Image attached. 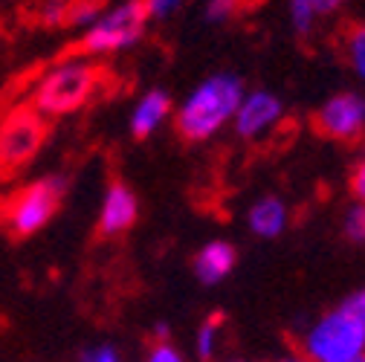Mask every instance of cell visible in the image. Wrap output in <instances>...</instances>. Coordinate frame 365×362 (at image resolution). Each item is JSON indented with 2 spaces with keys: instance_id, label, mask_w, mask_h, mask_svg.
Masks as SVG:
<instances>
[{
  "instance_id": "obj_2",
  "label": "cell",
  "mask_w": 365,
  "mask_h": 362,
  "mask_svg": "<svg viewBox=\"0 0 365 362\" xmlns=\"http://www.w3.org/2000/svg\"><path fill=\"white\" fill-rule=\"evenodd\" d=\"M299 353L310 362H351L365 356V293L351 290L336 307L310 322L299 339Z\"/></svg>"
},
{
  "instance_id": "obj_10",
  "label": "cell",
  "mask_w": 365,
  "mask_h": 362,
  "mask_svg": "<svg viewBox=\"0 0 365 362\" xmlns=\"http://www.w3.org/2000/svg\"><path fill=\"white\" fill-rule=\"evenodd\" d=\"M235 264H238V249L230 241L215 238V241H209V244H203L197 249V255L192 261V273H195V279L200 284L215 287V284L230 279Z\"/></svg>"
},
{
  "instance_id": "obj_27",
  "label": "cell",
  "mask_w": 365,
  "mask_h": 362,
  "mask_svg": "<svg viewBox=\"0 0 365 362\" xmlns=\"http://www.w3.org/2000/svg\"><path fill=\"white\" fill-rule=\"evenodd\" d=\"M351 362H365V356H356V359H351Z\"/></svg>"
},
{
  "instance_id": "obj_1",
  "label": "cell",
  "mask_w": 365,
  "mask_h": 362,
  "mask_svg": "<svg viewBox=\"0 0 365 362\" xmlns=\"http://www.w3.org/2000/svg\"><path fill=\"white\" fill-rule=\"evenodd\" d=\"M244 93L247 87L238 73H230V70L212 73L171 110L177 133L189 143H206L217 137L232 122Z\"/></svg>"
},
{
  "instance_id": "obj_23",
  "label": "cell",
  "mask_w": 365,
  "mask_h": 362,
  "mask_svg": "<svg viewBox=\"0 0 365 362\" xmlns=\"http://www.w3.org/2000/svg\"><path fill=\"white\" fill-rule=\"evenodd\" d=\"M310 4H313L316 18H331L348 6V0H310Z\"/></svg>"
},
{
  "instance_id": "obj_25",
  "label": "cell",
  "mask_w": 365,
  "mask_h": 362,
  "mask_svg": "<svg viewBox=\"0 0 365 362\" xmlns=\"http://www.w3.org/2000/svg\"><path fill=\"white\" fill-rule=\"evenodd\" d=\"M276 362H310L307 356H302L299 351H290V353H284V356H279Z\"/></svg>"
},
{
  "instance_id": "obj_7",
  "label": "cell",
  "mask_w": 365,
  "mask_h": 362,
  "mask_svg": "<svg viewBox=\"0 0 365 362\" xmlns=\"http://www.w3.org/2000/svg\"><path fill=\"white\" fill-rule=\"evenodd\" d=\"M316 128L334 143H359L365 130V99L356 90L334 93L322 108L316 110Z\"/></svg>"
},
{
  "instance_id": "obj_9",
  "label": "cell",
  "mask_w": 365,
  "mask_h": 362,
  "mask_svg": "<svg viewBox=\"0 0 365 362\" xmlns=\"http://www.w3.org/2000/svg\"><path fill=\"white\" fill-rule=\"evenodd\" d=\"M136 217H140V200L133 189H128L125 183H110L99 209V232L108 238L122 235L136 223Z\"/></svg>"
},
{
  "instance_id": "obj_28",
  "label": "cell",
  "mask_w": 365,
  "mask_h": 362,
  "mask_svg": "<svg viewBox=\"0 0 365 362\" xmlns=\"http://www.w3.org/2000/svg\"><path fill=\"white\" fill-rule=\"evenodd\" d=\"M226 362H247V359H226Z\"/></svg>"
},
{
  "instance_id": "obj_5",
  "label": "cell",
  "mask_w": 365,
  "mask_h": 362,
  "mask_svg": "<svg viewBox=\"0 0 365 362\" xmlns=\"http://www.w3.org/2000/svg\"><path fill=\"white\" fill-rule=\"evenodd\" d=\"M47 140V119L29 105L12 108L0 119V180L24 171Z\"/></svg>"
},
{
  "instance_id": "obj_20",
  "label": "cell",
  "mask_w": 365,
  "mask_h": 362,
  "mask_svg": "<svg viewBox=\"0 0 365 362\" xmlns=\"http://www.w3.org/2000/svg\"><path fill=\"white\" fill-rule=\"evenodd\" d=\"M238 9V0H206V6H203V18L215 26L226 24V21H232Z\"/></svg>"
},
{
  "instance_id": "obj_13",
  "label": "cell",
  "mask_w": 365,
  "mask_h": 362,
  "mask_svg": "<svg viewBox=\"0 0 365 362\" xmlns=\"http://www.w3.org/2000/svg\"><path fill=\"white\" fill-rule=\"evenodd\" d=\"M220 336H223V328H220V319L217 316H212V319H206L197 333H195V353L200 362H212L220 351Z\"/></svg>"
},
{
  "instance_id": "obj_6",
  "label": "cell",
  "mask_w": 365,
  "mask_h": 362,
  "mask_svg": "<svg viewBox=\"0 0 365 362\" xmlns=\"http://www.w3.org/2000/svg\"><path fill=\"white\" fill-rule=\"evenodd\" d=\"M64 195H67V180L61 174H47V177H38L35 183H29L12 200L9 214H6L12 235L18 238L38 235L61 209Z\"/></svg>"
},
{
  "instance_id": "obj_12",
  "label": "cell",
  "mask_w": 365,
  "mask_h": 362,
  "mask_svg": "<svg viewBox=\"0 0 365 362\" xmlns=\"http://www.w3.org/2000/svg\"><path fill=\"white\" fill-rule=\"evenodd\" d=\"M247 223H250V232L258 235V238H264V241L279 238L287 229V223H290L287 203L282 197H276V195H264V197H258L250 206Z\"/></svg>"
},
{
  "instance_id": "obj_18",
  "label": "cell",
  "mask_w": 365,
  "mask_h": 362,
  "mask_svg": "<svg viewBox=\"0 0 365 362\" xmlns=\"http://www.w3.org/2000/svg\"><path fill=\"white\" fill-rule=\"evenodd\" d=\"M76 362H125L119 348L110 342H96V345H87L81 348V353L76 356Z\"/></svg>"
},
{
  "instance_id": "obj_14",
  "label": "cell",
  "mask_w": 365,
  "mask_h": 362,
  "mask_svg": "<svg viewBox=\"0 0 365 362\" xmlns=\"http://www.w3.org/2000/svg\"><path fill=\"white\" fill-rule=\"evenodd\" d=\"M99 15H102V0H70L67 24L76 29H87Z\"/></svg>"
},
{
  "instance_id": "obj_8",
  "label": "cell",
  "mask_w": 365,
  "mask_h": 362,
  "mask_svg": "<svg viewBox=\"0 0 365 362\" xmlns=\"http://www.w3.org/2000/svg\"><path fill=\"white\" fill-rule=\"evenodd\" d=\"M282 119H284V102L279 99V93L258 87V90H247L244 93L230 125L235 128V133L241 140L255 143L264 137V133H269L276 128Z\"/></svg>"
},
{
  "instance_id": "obj_22",
  "label": "cell",
  "mask_w": 365,
  "mask_h": 362,
  "mask_svg": "<svg viewBox=\"0 0 365 362\" xmlns=\"http://www.w3.org/2000/svg\"><path fill=\"white\" fill-rule=\"evenodd\" d=\"M143 362H186V356H182V351L174 348L168 339H163V342H157V345L148 348V353H145Z\"/></svg>"
},
{
  "instance_id": "obj_11",
  "label": "cell",
  "mask_w": 365,
  "mask_h": 362,
  "mask_svg": "<svg viewBox=\"0 0 365 362\" xmlns=\"http://www.w3.org/2000/svg\"><path fill=\"white\" fill-rule=\"evenodd\" d=\"M171 110H174V105H171L168 90L151 87L140 99H136V105H133V110L128 116V128H130V133L136 140H148L151 133H157L165 125Z\"/></svg>"
},
{
  "instance_id": "obj_17",
  "label": "cell",
  "mask_w": 365,
  "mask_h": 362,
  "mask_svg": "<svg viewBox=\"0 0 365 362\" xmlns=\"http://www.w3.org/2000/svg\"><path fill=\"white\" fill-rule=\"evenodd\" d=\"M348 64L356 78L365 76V29L362 26H356L348 38Z\"/></svg>"
},
{
  "instance_id": "obj_26",
  "label": "cell",
  "mask_w": 365,
  "mask_h": 362,
  "mask_svg": "<svg viewBox=\"0 0 365 362\" xmlns=\"http://www.w3.org/2000/svg\"><path fill=\"white\" fill-rule=\"evenodd\" d=\"M154 336L163 342V339H168V322H157L154 325Z\"/></svg>"
},
{
  "instance_id": "obj_3",
  "label": "cell",
  "mask_w": 365,
  "mask_h": 362,
  "mask_svg": "<svg viewBox=\"0 0 365 362\" xmlns=\"http://www.w3.org/2000/svg\"><path fill=\"white\" fill-rule=\"evenodd\" d=\"M99 67L90 58H67L47 70L32 87V110L43 119L70 116L93 99L99 87Z\"/></svg>"
},
{
  "instance_id": "obj_19",
  "label": "cell",
  "mask_w": 365,
  "mask_h": 362,
  "mask_svg": "<svg viewBox=\"0 0 365 362\" xmlns=\"http://www.w3.org/2000/svg\"><path fill=\"white\" fill-rule=\"evenodd\" d=\"M186 0H143V12L148 21H171Z\"/></svg>"
},
{
  "instance_id": "obj_4",
  "label": "cell",
  "mask_w": 365,
  "mask_h": 362,
  "mask_svg": "<svg viewBox=\"0 0 365 362\" xmlns=\"http://www.w3.org/2000/svg\"><path fill=\"white\" fill-rule=\"evenodd\" d=\"M145 29L148 18L143 12V0H122L113 9H102V15L84 29L81 50L87 56L128 53L143 41Z\"/></svg>"
},
{
  "instance_id": "obj_15",
  "label": "cell",
  "mask_w": 365,
  "mask_h": 362,
  "mask_svg": "<svg viewBox=\"0 0 365 362\" xmlns=\"http://www.w3.org/2000/svg\"><path fill=\"white\" fill-rule=\"evenodd\" d=\"M342 235L351 244H362L365 241V206L359 200H354L342 214Z\"/></svg>"
},
{
  "instance_id": "obj_24",
  "label": "cell",
  "mask_w": 365,
  "mask_h": 362,
  "mask_svg": "<svg viewBox=\"0 0 365 362\" xmlns=\"http://www.w3.org/2000/svg\"><path fill=\"white\" fill-rule=\"evenodd\" d=\"M351 195H354V200H359V203H362V197H365V162H362V160L354 165V174H351Z\"/></svg>"
},
{
  "instance_id": "obj_16",
  "label": "cell",
  "mask_w": 365,
  "mask_h": 362,
  "mask_svg": "<svg viewBox=\"0 0 365 362\" xmlns=\"http://www.w3.org/2000/svg\"><path fill=\"white\" fill-rule=\"evenodd\" d=\"M287 18H290V24L299 35H310L316 21H319L310 0H287Z\"/></svg>"
},
{
  "instance_id": "obj_21",
  "label": "cell",
  "mask_w": 365,
  "mask_h": 362,
  "mask_svg": "<svg viewBox=\"0 0 365 362\" xmlns=\"http://www.w3.org/2000/svg\"><path fill=\"white\" fill-rule=\"evenodd\" d=\"M67 9H70V0H43L41 21L50 26H61V24H67Z\"/></svg>"
}]
</instances>
